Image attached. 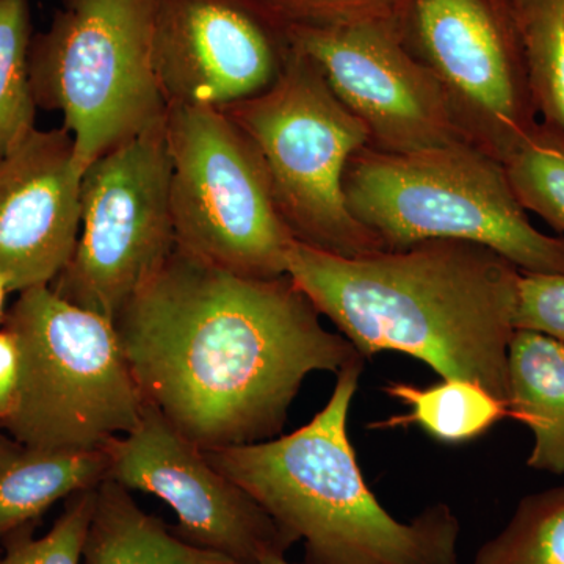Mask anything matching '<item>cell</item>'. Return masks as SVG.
<instances>
[{
    "label": "cell",
    "mask_w": 564,
    "mask_h": 564,
    "mask_svg": "<svg viewBox=\"0 0 564 564\" xmlns=\"http://www.w3.org/2000/svg\"><path fill=\"white\" fill-rule=\"evenodd\" d=\"M291 278L252 280L174 247L115 326L144 403L202 451L280 436L307 375L364 359Z\"/></svg>",
    "instance_id": "obj_1"
},
{
    "label": "cell",
    "mask_w": 564,
    "mask_h": 564,
    "mask_svg": "<svg viewBox=\"0 0 564 564\" xmlns=\"http://www.w3.org/2000/svg\"><path fill=\"white\" fill-rule=\"evenodd\" d=\"M288 276L362 358L404 352L443 380L480 386L508 408V348L521 270L463 240L344 258L295 242Z\"/></svg>",
    "instance_id": "obj_2"
},
{
    "label": "cell",
    "mask_w": 564,
    "mask_h": 564,
    "mask_svg": "<svg viewBox=\"0 0 564 564\" xmlns=\"http://www.w3.org/2000/svg\"><path fill=\"white\" fill-rule=\"evenodd\" d=\"M362 364L337 373L328 402L295 432L204 455L302 541L304 564H458L462 525L447 503L402 522L364 480L347 426Z\"/></svg>",
    "instance_id": "obj_3"
},
{
    "label": "cell",
    "mask_w": 564,
    "mask_h": 564,
    "mask_svg": "<svg viewBox=\"0 0 564 564\" xmlns=\"http://www.w3.org/2000/svg\"><path fill=\"white\" fill-rule=\"evenodd\" d=\"M348 210L386 250L463 240L522 273H564V239L534 228L502 162L466 141L406 154L366 147L344 174Z\"/></svg>",
    "instance_id": "obj_4"
},
{
    "label": "cell",
    "mask_w": 564,
    "mask_h": 564,
    "mask_svg": "<svg viewBox=\"0 0 564 564\" xmlns=\"http://www.w3.org/2000/svg\"><path fill=\"white\" fill-rule=\"evenodd\" d=\"M2 326L22 362L2 432L43 451L96 452L139 425L147 403L109 318L40 285L20 292Z\"/></svg>",
    "instance_id": "obj_5"
},
{
    "label": "cell",
    "mask_w": 564,
    "mask_h": 564,
    "mask_svg": "<svg viewBox=\"0 0 564 564\" xmlns=\"http://www.w3.org/2000/svg\"><path fill=\"white\" fill-rule=\"evenodd\" d=\"M154 0H61L33 35L36 107L57 110L84 176L96 159L165 118L152 58Z\"/></svg>",
    "instance_id": "obj_6"
},
{
    "label": "cell",
    "mask_w": 564,
    "mask_h": 564,
    "mask_svg": "<svg viewBox=\"0 0 564 564\" xmlns=\"http://www.w3.org/2000/svg\"><path fill=\"white\" fill-rule=\"evenodd\" d=\"M221 110L261 154L274 204L296 242L344 258L386 250L352 217L344 193L345 170L369 147V131L311 58L291 46L272 87Z\"/></svg>",
    "instance_id": "obj_7"
},
{
    "label": "cell",
    "mask_w": 564,
    "mask_h": 564,
    "mask_svg": "<svg viewBox=\"0 0 564 564\" xmlns=\"http://www.w3.org/2000/svg\"><path fill=\"white\" fill-rule=\"evenodd\" d=\"M165 132L177 247L237 276H285L296 240L250 137L206 106L166 107Z\"/></svg>",
    "instance_id": "obj_8"
},
{
    "label": "cell",
    "mask_w": 564,
    "mask_h": 564,
    "mask_svg": "<svg viewBox=\"0 0 564 564\" xmlns=\"http://www.w3.org/2000/svg\"><path fill=\"white\" fill-rule=\"evenodd\" d=\"M170 180L165 118L96 159L82 176L79 239L52 291L115 323L176 247Z\"/></svg>",
    "instance_id": "obj_9"
},
{
    "label": "cell",
    "mask_w": 564,
    "mask_h": 564,
    "mask_svg": "<svg viewBox=\"0 0 564 564\" xmlns=\"http://www.w3.org/2000/svg\"><path fill=\"white\" fill-rule=\"evenodd\" d=\"M395 25L464 140L507 162L540 122L510 0H404Z\"/></svg>",
    "instance_id": "obj_10"
},
{
    "label": "cell",
    "mask_w": 564,
    "mask_h": 564,
    "mask_svg": "<svg viewBox=\"0 0 564 564\" xmlns=\"http://www.w3.org/2000/svg\"><path fill=\"white\" fill-rule=\"evenodd\" d=\"M109 480L159 497L177 518L185 543L256 564L285 555L296 543L236 481L212 466L204 451L150 404L132 432L106 445Z\"/></svg>",
    "instance_id": "obj_11"
},
{
    "label": "cell",
    "mask_w": 564,
    "mask_h": 564,
    "mask_svg": "<svg viewBox=\"0 0 564 564\" xmlns=\"http://www.w3.org/2000/svg\"><path fill=\"white\" fill-rule=\"evenodd\" d=\"M284 35L362 121L370 148L406 154L466 141L440 84L406 50L395 21L293 28Z\"/></svg>",
    "instance_id": "obj_12"
},
{
    "label": "cell",
    "mask_w": 564,
    "mask_h": 564,
    "mask_svg": "<svg viewBox=\"0 0 564 564\" xmlns=\"http://www.w3.org/2000/svg\"><path fill=\"white\" fill-rule=\"evenodd\" d=\"M289 52L250 0H154L152 58L166 107L252 98L278 80Z\"/></svg>",
    "instance_id": "obj_13"
},
{
    "label": "cell",
    "mask_w": 564,
    "mask_h": 564,
    "mask_svg": "<svg viewBox=\"0 0 564 564\" xmlns=\"http://www.w3.org/2000/svg\"><path fill=\"white\" fill-rule=\"evenodd\" d=\"M82 173L65 128L33 129L0 155V273L11 292L51 285L80 232Z\"/></svg>",
    "instance_id": "obj_14"
},
{
    "label": "cell",
    "mask_w": 564,
    "mask_h": 564,
    "mask_svg": "<svg viewBox=\"0 0 564 564\" xmlns=\"http://www.w3.org/2000/svg\"><path fill=\"white\" fill-rule=\"evenodd\" d=\"M107 477L106 448L43 451L0 432V543L21 527L39 524L55 503L98 488Z\"/></svg>",
    "instance_id": "obj_15"
},
{
    "label": "cell",
    "mask_w": 564,
    "mask_h": 564,
    "mask_svg": "<svg viewBox=\"0 0 564 564\" xmlns=\"http://www.w3.org/2000/svg\"><path fill=\"white\" fill-rule=\"evenodd\" d=\"M508 411L532 430L527 466L564 474V345L516 329L508 348Z\"/></svg>",
    "instance_id": "obj_16"
},
{
    "label": "cell",
    "mask_w": 564,
    "mask_h": 564,
    "mask_svg": "<svg viewBox=\"0 0 564 564\" xmlns=\"http://www.w3.org/2000/svg\"><path fill=\"white\" fill-rule=\"evenodd\" d=\"M85 564H239L229 556L185 543L172 527L141 510L117 481L96 488L84 545Z\"/></svg>",
    "instance_id": "obj_17"
},
{
    "label": "cell",
    "mask_w": 564,
    "mask_h": 564,
    "mask_svg": "<svg viewBox=\"0 0 564 564\" xmlns=\"http://www.w3.org/2000/svg\"><path fill=\"white\" fill-rule=\"evenodd\" d=\"M384 392L410 408V413L375 423V429L417 425L441 443L473 441L510 414L507 404L480 386L443 380L433 386L389 383Z\"/></svg>",
    "instance_id": "obj_18"
},
{
    "label": "cell",
    "mask_w": 564,
    "mask_h": 564,
    "mask_svg": "<svg viewBox=\"0 0 564 564\" xmlns=\"http://www.w3.org/2000/svg\"><path fill=\"white\" fill-rule=\"evenodd\" d=\"M538 115L564 132V0H510Z\"/></svg>",
    "instance_id": "obj_19"
},
{
    "label": "cell",
    "mask_w": 564,
    "mask_h": 564,
    "mask_svg": "<svg viewBox=\"0 0 564 564\" xmlns=\"http://www.w3.org/2000/svg\"><path fill=\"white\" fill-rule=\"evenodd\" d=\"M473 564H564V486L525 496Z\"/></svg>",
    "instance_id": "obj_20"
},
{
    "label": "cell",
    "mask_w": 564,
    "mask_h": 564,
    "mask_svg": "<svg viewBox=\"0 0 564 564\" xmlns=\"http://www.w3.org/2000/svg\"><path fill=\"white\" fill-rule=\"evenodd\" d=\"M31 0H0V155L36 129L29 74Z\"/></svg>",
    "instance_id": "obj_21"
},
{
    "label": "cell",
    "mask_w": 564,
    "mask_h": 564,
    "mask_svg": "<svg viewBox=\"0 0 564 564\" xmlns=\"http://www.w3.org/2000/svg\"><path fill=\"white\" fill-rule=\"evenodd\" d=\"M503 165L521 206L564 239V132L538 122L532 135Z\"/></svg>",
    "instance_id": "obj_22"
},
{
    "label": "cell",
    "mask_w": 564,
    "mask_h": 564,
    "mask_svg": "<svg viewBox=\"0 0 564 564\" xmlns=\"http://www.w3.org/2000/svg\"><path fill=\"white\" fill-rule=\"evenodd\" d=\"M95 499L96 488L68 497L62 514L43 536H35L39 524L11 532L0 543V564H80Z\"/></svg>",
    "instance_id": "obj_23"
},
{
    "label": "cell",
    "mask_w": 564,
    "mask_h": 564,
    "mask_svg": "<svg viewBox=\"0 0 564 564\" xmlns=\"http://www.w3.org/2000/svg\"><path fill=\"white\" fill-rule=\"evenodd\" d=\"M282 32L395 21L404 0H250Z\"/></svg>",
    "instance_id": "obj_24"
},
{
    "label": "cell",
    "mask_w": 564,
    "mask_h": 564,
    "mask_svg": "<svg viewBox=\"0 0 564 564\" xmlns=\"http://www.w3.org/2000/svg\"><path fill=\"white\" fill-rule=\"evenodd\" d=\"M514 328L544 334L564 345V273H522Z\"/></svg>",
    "instance_id": "obj_25"
},
{
    "label": "cell",
    "mask_w": 564,
    "mask_h": 564,
    "mask_svg": "<svg viewBox=\"0 0 564 564\" xmlns=\"http://www.w3.org/2000/svg\"><path fill=\"white\" fill-rule=\"evenodd\" d=\"M21 373V350L17 337L6 326H0V432L17 410Z\"/></svg>",
    "instance_id": "obj_26"
},
{
    "label": "cell",
    "mask_w": 564,
    "mask_h": 564,
    "mask_svg": "<svg viewBox=\"0 0 564 564\" xmlns=\"http://www.w3.org/2000/svg\"><path fill=\"white\" fill-rule=\"evenodd\" d=\"M10 285L9 281L6 280V276H3L2 273H0V326L3 325V321H6L7 310H6V303H7V296H9Z\"/></svg>",
    "instance_id": "obj_27"
},
{
    "label": "cell",
    "mask_w": 564,
    "mask_h": 564,
    "mask_svg": "<svg viewBox=\"0 0 564 564\" xmlns=\"http://www.w3.org/2000/svg\"><path fill=\"white\" fill-rule=\"evenodd\" d=\"M256 564H295L288 562V558H285V555H269L265 556V558H262L261 562Z\"/></svg>",
    "instance_id": "obj_28"
}]
</instances>
